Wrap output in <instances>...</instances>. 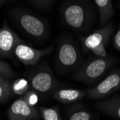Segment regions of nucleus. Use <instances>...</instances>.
Returning a JSON list of instances; mask_svg holds the SVG:
<instances>
[{
	"label": "nucleus",
	"instance_id": "1",
	"mask_svg": "<svg viewBox=\"0 0 120 120\" xmlns=\"http://www.w3.org/2000/svg\"><path fill=\"white\" fill-rule=\"evenodd\" d=\"M114 63V60L109 57L93 58L81 65L75 73L73 78L85 84H94L101 79Z\"/></svg>",
	"mask_w": 120,
	"mask_h": 120
},
{
	"label": "nucleus",
	"instance_id": "2",
	"mask_svg": "<svg viewBox=\"0 0 120 120\" xmlns=\"http://www.w3.org/2000/svg\"><path fill=\"white\" fill-rule=\"evenodd\" d=\"M62 17L65 25L75 31H83L92 22L91 9L82 2L67 4L62 10Z\"/></svg>",
	"mask_w": 120,
	"mask_h": 120
},
{
	"label": "nucleus",
	"instance_id": "3",
	"mask_svg": "<svg viewBox=\"0 0 120 120\" xmlns=\"http://www.w3.org/2000/svg\"><path fill=\"white\" fill-rule=\"evenodd\" d=\"M81 59V52L75 42L69 39L61 40L56 53V63L62 71H68L77 67Z\"/></svg>",
	"mask_w": 120,
	"mask_h": 120
},
{
	"label": "nucleus",
	"instance_id": "4",
	"mask_svg": "<svg viewBox=\"0 0 120 120\" xmlns=\"http://www.w3.org/2000/svg\"><path fill=\"white\" fill-rule=\"evenodd\" d=\"M15 17L19 27L30 37L42 40L47 36L48 27L47 23L41 18L25 12H17Z\"/></svg>",
	"mask_w": 120,
	"mask_h": 120
},
{
	"label": "nucleus",
	"instance_id": "5",
	"mask_svg": "<svg viewBox=\"0 0 120 120\" xmlns=\"http://www.w3.org/2000/svg\"><path fill=\"white\" fill-rule=\"evenodd\" d=\"M29 83L32 91L38 94L45 95L55 89L58 81L48 66H42L31 74Z\"/></svg>",
	"mask_w": 120,
	"mask_h": 120
},
{
	"label": "nucleus",
	"instance_id": "6",
	"mask_svg": "<svg viewBox=\"0 0 120 120\" xmlns=\"http://www.w3.org/2000/svg\"><path fill=\"white\" fill-rule=\"evenodd\" d=\"M120 89V70L112 71L94 87L86 89V96L91 99H101Z\"/></svg>",
	"mask_w": 120,
	"mask_h": 120
},
{
	"label": "nucleus",
	"instance_id": "7",
	"mask_svg": "<svg viewBox=\"0 0 120 120\" xmlns=\"http://www.w3.org/2000/svg\"><path fill=\"white\" fill-rule=\"evenodd\" d=\"M52 46L45 49H37L32 48L26 42H21L14 49L13 55L25 65H35L40 60L51 52Z\"/></svg>",
	"mask_w": 120,
	"mask_h": 120
},
{
	"label": "nucleus",
	"instance_id": "8",
	"mask_svg": "<svg viewBox=\"0 0 120 120\" xmlns=\"http://www.w3.org/2000/svg\"><path fill=\"white\" fill-rule=\"evenodd\" d=\"M114 27L113 23H108L101 28L95 30L93 33L83 37H81V41L83 51L87 52L93 50L101 45H107L112 37Z\"/></svg>",
	"mask_w": 120,
	"mask_h": 120
},
{
	"label": "nucleus",
	"instance_id": "9",
	"mask_svg": "<svg viewBox=\"0 0 120 120\" xmlns=\"http://www.w3.org/2000/svg\"><path fill=\"white\" fill-rule=\"evenodd\" d=\"M9 120H30L40 116V112L30 105L22 96L16 99L7 110Z\"/></svg>",
	"mask_w": 120,
	"mask_h": 120
},
{
	"label": "nucleus",
	"instance_id": "10",
	"mask_svg": "<svg viewBox=\"0 0 120 120\" xmlns=\"http://www.w3.org/2000/svg\"><path fill=\"white\" fill-rule=\"evenodd\" d=\"M24 42L9 28L7 22L4 21L0 31V58H9L12 56L15 48Z\"/></svg>",
	"mask_w": 120,
	"mask_h": 120
},
{
	"label": "nucleus",
	"instance_id": "11",
	"mask_svg": "<svg viewBox=\"0 0 120 120\" xmlns=\"http://www.w3.org/2000/svg\"><path fill=\"white\" fill-rule=\"evenodd\" d=\"M86 96V91L76 89H57L52 94V97L56 101L63 104H71L82 99Z\"/></svg>",
	"mask_w": 120,
	"mask_h": 120
},
{
	"label": "nucleus",
	"instance_id": "12",
	"mask_svg": "<svg viewBox=\"0 0 120 120\" xmlns=\"http://www.w3.org/2000/svg\"><path fill=\"white\" fill-rule=\"evenodd\" d=\"M99 15V26L106 25L114 15L112 0H94Z\"/></svg>",
	"mask_w": 120,
	"mask_h": 120
},
{
	"label": "nucleus",
	"instance_id": "13",
	"mask_svg": "<svg viewBox=\"0 0 120 120\" xmlns=\"http://www.w3.org/2000/svg\"><path fill=\"white\" fill-rule=\"evenodd\" d=\"M96 107L104 113L120 120V96L96 103Z\"/></svg>",
	"mask_w": 120,
	"mask_h": 120
},
{
	"label": "nucleus",
	"instance_id": "14",
	"mask_svg": "<svg viewBox=\"0 0 120 120\" xmlns=\"http://www.w3.org/2000/svg\"><path fill=\"white\" fill-rule=\"evenodd\" d=\"M92 119L91 112L82 106L73 107L68 112V120H92Z\"/></svg>",
	"mask_w": 120,
	"mask_h": 120
},
{
	"label": "nucleus",
	"instance_id": "15",
	"mask_svg": "<svg viewBox=\"0 0 120 120\" xmlns=\"http://www.w3.org/2000/svg\"><path fill=\"white\" fill-rule=\"evenodd\" d=\"M12 94V83L7 78L0 74V102L7 100Z\"/></svg>",
	"mask_w": 120,
	"mask_h": 120
},
{
	"label": "nucleus",
	"instance_id": "16",
	"mask_svg": "<svg viewBox=\"0 0 120 120\" xmlns=\"http://www.w3.org/2000/svg\"><path fill=\"white\" fill-rule=\"evenodd\" d=\"M40 113L43 120H63L58 107L40 106Z\"/></svg>",
	"mask_w": 120,
	"mask_h": 120
},
{
	"label": "nucleus",
	"instance_id": "17",
	"mask_svg": "<svg viewBox=\"0 0 120 120\" xmlns=\"http://www.w3.org/2000/svg\"><path fill=\"white\" fill-rule=\"evenodd\" d=\"M30 90V83L27 80L23 78H19L12 83V91L13 94L23 96Z\"/></svg>",
	"mask_w": 120,
	"mask_h": 120
},
{
	"label": "nucleus",
	"instance_id": "18",
	"mask_svg": "<svg viewBox=\"0 0 120 120\" xmlns=\"http://www.w3.org/2000/svg\"><path fill=\"white\" fill-rule=\"evenodd\" d=\"M0 74L4 77L9 79L15 75V72L7 62L0 60Z\"/></svg>",
	"mask_w": 120,
	"mask_h": 120
},
{
	"label": "nucleus",
	"instance_id": "19",
	"mask_svg": "<svg viewBox=\"0 0 120 120\" xmlns=\"http://www.w3.org/2000/svg\"><path fill=\"white\" fill-rule=\"evenodd\" d=\"M22 97L30 105L33 106H35L37 104V103L38 102V99H39L38 94L34 91H32V89L26 92L22 96Z\"/></svg>",
	"mask_w": 120,
	"mask_h": 120
},
{
	"label": "nucleus",
	"instance_id": "20",
	"mask_svg": "<svg viewBox=\"0 0 120 120\" xmlns=\"http://www.w3.org/2000/svg\"><path fill=\"white\" fill-rule=\"evenodd\" d=\"M114 48L120 52V25L114 36Z\"/></svg>",
	"mask_w": 120,
	"mask_h": 120
},
{
	"label": "nucleus",
	"instance_id": "21",
	"mask_svg": "<svg viewBox=\"0 0 120 120\" xmlns=\"http://www.w3.org/2000/svg\"><path fill=\"white\" fill-rule=\"evenodd\" d=\"M32 1L39 7H46L52 0H32Z\"/></svg>",
	"mask_w": 120,
	"mask_h": 120
},
{
	"label": "nucleus",
	"instance_id": "22",
	"mask_svg": "<svg viewBox=\"0 0 120 120\" xmlns=\"http://www.w3.org/2000/svg\"><path fill=\"white\" fill-rule=\"evenodd\" d=\"M7 1H10V0H0V7H1L5 2H7Z\"/></svg>",
	"mask_w": 120,
	"mask_h": 120
},
{
	"label": "nucleus",
	"instance_id": "23",
	"mask_svg": "<svg viewBox=\"0 0 120 120\" xmlns=\"http://www.w3.org/2000/svg\"><path fill=\"white\" fill-rule=\"evenodd\" d=\"M0 31H1V27H0Z\"/></svg>",
	"mask_w": 120,
	"mask_h": 120
},
{
	"label": "nucleus",
	"instance_id": "24",
	"mask_svg": "<svg viewBox=\"0 0 120 120\" xmlns=\"http://www.w3.org/2000/svg\"><path fill=\"white\" fill-rule=\"evenodd\" d=\"M30 120H33V119H30Z\"/></svg>",
	"mask_w": 120,
	"mask_h": 120
}]
</instances>
